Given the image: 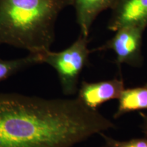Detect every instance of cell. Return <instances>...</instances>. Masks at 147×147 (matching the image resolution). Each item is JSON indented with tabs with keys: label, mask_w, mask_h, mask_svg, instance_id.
Masks as SVG:
<instances>
[{
	"label": "cell",
	"mask_w": 147,
	"mask_h": 147,
	"mask_svg": "<svg viewBox=\"0 0 147 147\" xmlns=\"http://www.w3.org/2000/svg\"><path fill=\"white\" fill-rule=\"evenodd\" d=\"M115 127L78 97L0 93V147H73Z\"/></svg>",
	"instance_id": "cell-1"
},
{
	"label": "cell",
	"mask_w": 147,
	"mask_h": 147,
	"mask_svg": "<svg viewBox=\"0 0 147 147\" xmlns=\"http://www.w3.org/2000/svg\"><path fill=\"white\" fill-rule=\"evenodd\" d=\"M74 0H0V45L40 54L51 50L59 14Z\"/></svg>",
	"instance_id": "cell-2"
},
{
	"label": "cell",
	"mask_w": 147,
	"mask_h": 147,
	"mask_svg": "<svg viewBox=\"0 0 147 147\" xmlns=\"http://www.w3.org/2000/svg\"><path fill=\"white\" fill-rule=\"evenodd\" d=\"M87 37L80 35L76 41L64 50L41 53L42 63L55 69L64 95H72L78 92V81L82 69L89 63L92 51L88 48Z\"/></svg>",
	"instance_id": "cell-3"
},
{
	"label": "cell",
	"mask_w": 147,
	"mask_h": 147,
	"mask_svg": "<svg viewBox=\"0 0 147 147\" xmlns=\"http://www.w3.org/2000/svg\"><path fill=\"white\" fill-rule=\"evenodd\" d=\"M144 27L129 25L116 31L115 36L95 51H113L119 66L125 63L138 67L142 62V45Z\"/></svg>",
	"instance_id": "cell-4"
},
{
	"label": "cell",
	"mask_w": 147,
	"mask_h": 147,
	"mask_svg": "<svg viewBox=\"0 0 147 147\" xmlns=\"http://www.w3.org/2000/svg\"><path fill=\"white\" fill-rule=\"evenodd\" d=\"M124 89V82L122 79L96 82L83 81L78 90L76 97L90 109L97 110L104 103L119 99Z\"/></svg>",
	"instance_id": "cell-5"
},
{
	"label": "cell",
	"mask_w": 147,
	"mask_h": 147,
	"mask_svg": "<svg viewBox=\"0 0 147 147\" xmlns=\"http://www.w3.org/2000/svg\"><path fill=\"white\" fill-rule=\"evenodd\" d=\"M129 25L147 27V0H117L112 9L108 29L116 32Z\"/></svg>",
	"instance_id": "cell-6"
},
{
	"label": "cell",
	"mask_w": 147,
	"mask_h": 147,
	"mask_svg": "<svg viewBox=\"0 0 147 147\" xmlns=\"http://www.w3.org/2000/svg\"><path fill=\"white\" fill-rule=\"evenodd\" d=\"M117 0H74L76 23L82 36L89 37L93 22L101 12L113 9Z\"/></svg>",
	"instance_id": "cell-7"
},
{
	"label": "cell",
	"mask_w": 147,
	"mask_h": 147,
	"mask_svg": "<svg viewBox=\"0 0 147 147\" xmlns=\"http://www.w3.org/2000/svg\"><path fill=\"white\" fill-rule=\"evenodd\" d=\"M119 106L115 118L130 112L147 109V86L124 89L119 97Z\"/></svg>",
	"instance_id": "cell-8"
},
{
	"label": "cell",
	"mask_w": 147,
	"mask_h": 147,
	"mask_svg": "<svg viewBox=\"0 0 147 147\" xmlns=\"http://www.w3.org/2000/svg\"><path fill=\"white\" fill-rule=\"evenodd\" d=\"M41 63V53H29L27 57L23 58L11 60H4L0 58V82L26 68Z\"/></svg>",
	"instance_id": "cell-9"
},
{
	"label": "cell",
	"mask_w": 147,
	"mask_h": 147,
	"mask_svg": "<svg viewBox=\"0 0 147 147\" xmlns=\"http://www.w3.org/2000/svg\"><path fill=\"white\" fill-rule=\"evenodd\" d=\"M100 135L104 139L105 147H147V138H146L121 141L108 136L104 133L100 134Z\"/></svg>",
	"instance_id": "cell-10"
},
{
	"label": "cell",
	"mask_w": 147,
	"mask_h": 147,
	"mask_svg": "<svg viewBox=\"0 0 147 147\" xmlns=\"http://www.w3.org/2000/svg\"><path fill=\"white\" fill-rule=\"evenodd\" d=\"M143 118H144V123L142 125V129L144 133L147 134V116L143 115Z\"/></svg>",
	"instance_id": "cell-11"
},
{
	"label": "cell",
	"mask_w": 147,
	"mask_h": 147,
	"mask_svg": "<svg viewBox=\"0 0 147 147\" xmlns=\"http://www.w3.org/2000/svg\"><path fill=\"white\" fill-rule=\"evenodd\" d=\"M146 86H147V84H146Z\"/></svg>",
	"instance_id": "cell-12"
}]
</instances>
